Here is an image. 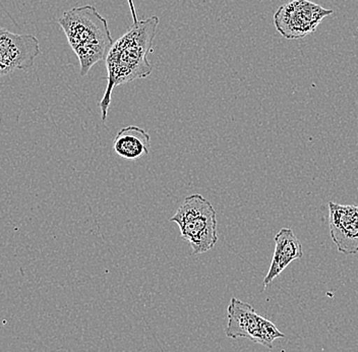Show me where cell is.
<instances>
[{
    "mask_svg": "<svg viewBox=\"0 0 358 352\" xmlns=\"http://www.w3.org/2000/svg\"><path fill=\"white\" fill-rule=\"evenodd\" d=\"M160 20L157 15L134 22L122 38L112 45L105 59L107 87L100 101L101 120L105 122L115 87L145 78L153 71L148 55L153 51V42Z\"/></svg>",
    "mask_w": 358,
    "mask_h": 352,
    "instance_id": "6da1fadb",
    "label": "cell"
},
{
    "mask_svg": "<svg viewBox=\"0 0 358 352\" xmlns=\"http://www.w3.org/2000/svg\"><path fill=\"white\" fill-rule=\"evenodd\" d=\"M58 24L78 56L82 77L88 75L96 64L106 59L113 40L108 22L95 6L87 4L64 11Z\"/></svg>",
    "mask_w": 358,
    "mask_h": 352,
    "instance_id": "7a4b0ae2",
    "label": "cell"
},
{
    "mask_svg": "<svg viewBox=\"0 0 358 352\" xmlns=\"http://www.w3.org/2000/svg\"><path fill=\"white\" fill-rule=\"evenodd\" d=\"M170 221L178 224L181 237L189 241L194 255L209 252L218 241L216 210L200 194L187 197Z\"/></svg>",
    "mask_w": 358,
    "mask_h": 352,
    "instance_id": "3957f363",
    "label": "cell"
},
{
    "mask_svg": "<svg viewBox=\"0 0 358 352\" xmlns=\"http://www.w3.org/2000/svg\"><path fill=\"white\" fill-rule=\"evenodd\" d=\"M227 314L225 334L228 338H246L271 349L275 340L285 337L271 321L259 316L250 304L238 298H231Z\"/></svg>",
    "mask_w": 358,
    "mask_h": 352,
    "instance_id": "277c9868",
    "label": "cell"
},
{
    "mask_svg": "<svg viewBox=\"0 0 358 352\" xmlns=\"http://www.w3.org/2000/svg\"><path fill=\"white\" fill-rule=\"evenodd\" d=\"M333 13L310 0H290L275 13L274 24L285 39H301L315 32L324 17Z\"/></svg>",
    "mask_w": 358,
    "mask_h": 352,
    "instance_id": "5b68a950",
    "label": "cell"
},
{
    "mask_svg": "<svg viewBox=\"0 0 358 352\" xmlns=\"http://www.w3.org/2000/svg\"><path fill=\"white\" fill-rule=\"evenodd\" d=\"M40 53L39 40L35 36L0 28V77L32 69Z\"/></svg>",
    "mask_w": 358,
    "mask_h": 352,
    "instance_id": "8992f818",
    "label": "cell"
},
{
    "mask_svg": "<svg viewBox=\"0 0 358 352\" xmlns=\"http://www.w3.org/2000/svg\"><path fill=\"white\" fill-rule=\"evenodd\" d=\"M329 227L338 252L345 255L358 253V205H341L330 201Z\"/></svg>",
    "mask_w": 358,
    "mask_h": 352,
    "instance_id": "52a82bcc",
    "label": "cell"
},
{
    "mask_svg": "<svg viewBox=\"0 0 358 352\" xmlns=\"http://www.w3.org/2000/svg\"><path fill=\"white\" fill-rule=\"evenodd\" d=\"M274 241V255H273L268 274L264 279L265 288L275 278L278 277L292 262L303 257L301 242L290 228H282L275 235Z\"/></svg>",
    "mask_w": 358,
    "mask_h": 352,
    "instance_id": "ba28073f",
    "label": "cell"
},
{
    "mask_svg": "<svg viewBox=\"0 0 358 352\" xmlns=\"http://www.w3.org/2000/svg\"><path fill=\"white\" fill-rule=\"evenodd\" d=\"M113 150L117 156L127 160H138L150 153L151 136L136 125L122 127L113 141Z\"/></svg>",
    "mask_w": 358,
    "mask_h": 352,
    "instance_id": "9c48e42d",
    "label": "cell"
},
{
    "mask_svg": "<svg viewBox=\"0 0 358 352\" xmlns=\"http://www.w3.org/2000/svg\"><path fill=\"white\" fill-rule=\"evenodd\" d=\"M129 1V10H131V17H133L134 22L140 21L138 15H136V8H134V0H127Z\"/></svg>",
    "mask_w": 358,
    "mask_h": 352,
    "instance_id": "30bf717a",
    "label": "cell"
}]
</instances>
